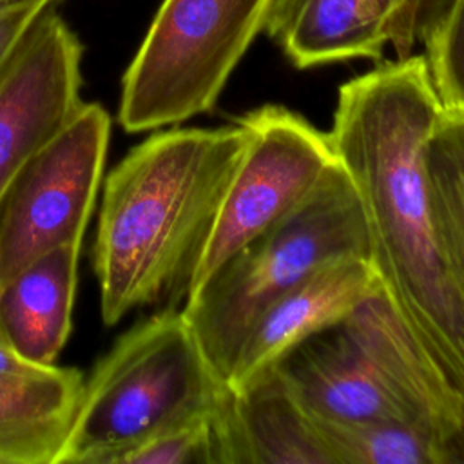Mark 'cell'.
<instances>
[{
	"instance_id": "1",
	"label": "cell",
	"mask_w": 464,
	"mask_h": 464,
	"mask_svg": "<svg viewBox=\"0 0 464 464\" xmlns=\"http://www.w3.org/2000/svg\"><path fill=\"white\" fill-rule=\"evenodd\" d=\"M442 111L424 54H410L344 82L328 134L359 190L384 294L464 399V315L439 252L426 174Z\"/></svg>"
},
{
	"instance_id": "2",
	"label": "cell",
	"mask_w": 464,
	"mask_h": 464,
	"mask_svg": "<svg viewBox=\"0 0 464 464\" xmlns=\"http://www.w3.org/2000/svg\"><path fill=\"white\" fill-rule=\"evenodd\" d=\"M246 141L239 118L219 127L158 129L107 174L92 243L107 326L187 295Z\"/></svg>"
},
{
	"instance_id": "3",
	"label": "cell",
	"mask_w": 464,
	"mask_h": 464,
	"mask_svg": "<svg viewBox=\"0 0 464 464\" xmlns=\"http://www.w3.org/2000/svg\"><path fill=\"white\" fill-rule=\"evenodd\" d=\"M227 390L181 308L167 306L123 332L83 379L56 464H118L138 444L214 410Z\"/></svg>"
},
{
	"instance_id": "4",
	"label": "cell",
	"mask_w": 464,
	"mask_h": 464,
	"mask_svg": "<svg viewBox=\"0 0 464 464\" xmlns=\"http://www.w3.org/2000/svg\"><path fill=\"white\" fill-rule=\"evenodd\" d=\"M372 259L359 190L341 161L288 218L246 243L181 308L208 366L227 386L257 317L308 274L339 257Z\"/></svg>"
},
{
	"instance_id": "5",
	"label": "cell",
	"mask_w": 464,
	"mask_h": 464,
	"mask_svg": "<svg viewBox=\"0 0 464 464\" xmlns=\"http://www.w3.org/2000/svg\"><path fill=\"white\" fill-rule=\"evenodd\" d=\"M272 0H163L121 78L118 121L152 132L212 111Z\"/></svg>"
},
{
	"instance_id": "6",
	"label": "cell",
	"mask_w": 464,
	"mask_h": 464,
	"mask_svg": "<svg viewBox=\"0 0 464 464\" xmlns=\"http://www.w3.org/2000/svg\"><path fill=\"white\" fill-rule=\"evenodd\" d=\"M111 116L82 102L0 199V285L56 248L82 246L103 181Z\"/></svg>"
},
{
	"instance_id": "7",
	"label": "cell",
	"mask_w": 464,
	"mask_h": 464,
	"mask_svg": "<svg viewBox=\"0 0 464 464\" xmlns=\"http://www.w3.org/2000/svg\"><path fill=\"white\" fill-rule=\"evenodd\" d=\"M239 120L248 129V141L187 294L297 210L339 161L330 134L288 107L266 103Z\"/></svg>"
},
{
	"instance_id": "8",
	"label": "cell",
	"mask_w": 464,
	"mask_h": 464,
	"mask_svg": "<svg viewBox=\"0 0 464 464\" xmlns=\"http://www.w3.org/2000/svg\"><path fill=\"white\" fill-rule=\"evenodd\" d=\"M83 47L47 7L0 69V199L82 103Z\"/></svg>"
},
{
	"instance_id": "9",
	"label": "cell",
	"mask_w": 464,
	"mask_h": 464,
	"mask_svg": "<svg viewBox=\"0 0 464 464\" xmlns=\"http://www.w3.org/2000/svg\"><path fill=\"white\" fill-rule=\"evenodd\" d=\"M426 0H272L265 33L297 69L411 54Z\"/></svg>"
},
{
	"instance_id": "10",
	"label": "cell",
	"mask_w": 464,
	"mask_h": 464,
	"mask_svg": "<svg viewBox=\"0 0 464 464\" xmlns=\"http://www.w3.org/2000/svg\"><path fill=\"white\" fill-rule=\"evenodd\" d=\"M272 368L314 420L330 424L406 420L350 315L301 341Z\"/></svg>"
},
{
	"instance_id": "11",
	"label": "cell",
	"mask_w": 464,
	"mask_h": 464,
	"mask_svg": "<svg viewBox=\"0 0 464 464\" xmlns=\"http://www.w3.org/2000/svg\"><path fill=\"white\" fill-rule=\"evenodd\" d=\"M381 292L384 286L370 257L348 256L324 263L257 317L241 344L227 388H243L301 341L344 321Z\"/></svg>"
},
{
	"instance_id": "12",
	"label": "cell",
	"mask_w": 464,
	"mask_h": 464,
	"mask_svg": "<svg viewBox=\"0 0 464 464\" xmlns=\"http://www.w3.org/2000/svg\"><path fill=\"white\" fill-rule=\"evenodd\" d=\"M216 430L221 464H332L317 422L274 368L227 390Z\"/></svg>"
},
{
	"instance_id": "13",
	"label": "cell",
	"mask_w": 464,
	"mask_h": 464,
	"mask_svg": "<svg viewBox=\"0 0 464 464\" xmlns=\"http://www.w3.org/2000/svg\"><path fill=\"white\" fill-rule=\"evenodd\" d=\"M80 250L47 252L0 285V330L33 364L54 366L71 335Z\"/></svg>"
},
{
	"instance_id": "14",
	"label": "cell",
	"mask_w": 464,
	"mask_h": 464,
	"mask_svg": "<svg viewBox=\"0 0 464 464\" xmlns=\"http://www.w3.org/2000/svg\"><path fill=\"white\" fill-rule=\"evenodd\" d=\"M83 373L58 366L22 381H0V464H56Z\"/></svg>"
},
{
	"instance_id": "15",
	"label": "cell",
	"mask_w": 464,
	"mask_h": 464,
	"mask_svg": "<svg viewBox=\"0 0 464 464\" xmlns=\"http://www.w3.org/2000/svg\"><path fill=\"white\" fill-rule=\"evenodd\" d=\"M433 225L444 272L464 315V111H442L426 147Z\"/></svg>"
},
{
	"instance_id": "16",
	"label": "cell",
	"mask_w": 464,
	"mask_h": 464,
	"mask_svg": "<svg viewBox=\"0 0 464 464\" xmlns=\"http://www.w3.org/2000/svg\"><path fill=\"white\" fill-rule=\"evenodd\" d=\"M315 422L332 464H448L440 442L406 420Z\"/></svg>"
},
{
	"instance_id": "17",
	"label": "cell",
	"mask_w": 464,
	"mask_h": 464,
	"mask_svg": "<svg viewBox=\"0 0 464 464\" xmlns=\"http://www.w3.org/2000/svg\"><path fill=\"white\" fill-rule=\"evenodd\" d=\"M420 34L442 105L464 111V0H448Z\"/></svg>"
},
{
	"instance_id": "18",
	"label": "cell",
	"mask_w": 464,
	"mask_h": 464,
	"mask_svg": "<svg viewBox=\"0 0 464 464\" xmlns=\"http://www.w3.org/2000/svg\"><path fill=\"white\" fill-rule=\"evenodd\" d=\"M219 402L208 413L165 430L129 450L118 464H221L216 430Z\"/></svg>"
},
{
	"instance_id": "19",
	"label": "cell",
	"mask_w": 464,
	"mask_h": 464,
	"mask_svg": "<svg viewBox=\"0 0 464 464\" xmlns=\"http://www.w3.org/2000/svg\"><path fill=\"white\" fill-rule=\"evenodd\" d=\"M51 5V0H7L0 4V69L34 20Z\"/></svg>"
},
{
	"instance_id": "20",
	"label": "cell",
	"mask_w": 464,
	"mask_h": 464,
	"mask_svg": "<svg viewBox=\"0 0 464 464\" xmlns=\"http://www.w3.org/2000/svg\"><path fill=\"white\" fill-rule=\"evenodd\" d=\"M53 366H38L24 359L0 330V381H22L36 377Z\"/></svg>"
},
{
	"instance_id": "21",
	"label": "cell",
	"mask_w": 464,
	"mask_h": 464,
	"mask_svg": "<svg viewBox=\"0 0 464 464\" xmlns=\"http://www.w3.org/2000/svg\"><path fill=\"white\" fill-rule=\"evenodd\" d=\"M51 2H54V0H51Z\"/></svg>"
}]
</instances>
